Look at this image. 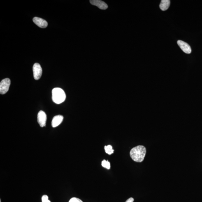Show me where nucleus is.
I'll list each match as a JSON object with an SVG mask.
<instances>
[{
	"label": "nucleus",
	"mask_w": 202,
	"mask_h": 202,
	"mask_svg": "<svg viewBox=\"0 0 202 202\" xmlns=\"http://www.w3.org/2000/svg\"><path fill=\"white\" fill-rule=\"evenodd\" d=\"M146 152V148L145 146L142 145L138 146L131 149L130 156L133 161L140 163L143 161Z\"/></svg>",
	"instance_id": "obj_1"
},
{
	"label": "nucleus",
	"mask_w": 202,
	"mask_h": 202,
	"mask_svg": "<svg viewBox=\"0 0 202 202\" xmlns=\"http://www.w3.org/2000/svg\"><path fill=\"white\" fill-rule=\"evenodd\" d=\"M52 100L54 102L60 104L66 99V95L64 90L59 88H55L52 90Z\"/></svg>",
	"instance_id": "obj_2"
},
{
	"label": "nucleus",
	"mask_w": 202,
	"mask_h": 202,
	"mask_svg": "<svg viewBox=\"0 0 202 202\" xmlns=\"http://www.w3.org/2000/svg\"><path fill=\"white\" fill-rule=\"evenodd\" d=\"M10 84L9 78H6L1 81L0 83V93L4 94L8 92Z\"/></svg>",
	"instance_id": "obj_3"
},
{
	"label": "nucleus",
	"mask_w": 202,
	"mask_h": 202,
	"mask_svg": "<svg viewBox=\"0 0 202 202\" xmlns=\"http://www.w3.org/2000/svg\"><path fill=\"white\" fill-rule=\"evenodd\" d=\"M33 76L35 80H38L41 78L43 70L41 66L38 63H35L33 67Z\"/></svg>",
	"instance_id": "obj_4"
},
{
	"label": "nucleus",
	"mask_w": 202,
	"mask_h": 202,
	"mask_svg": "<svg viewBox=\"0 0 202 202\" xmlns=\"http://www.w3.org/2000/svg\"><path fill=\"white\" fill-rule=\"evenodd\" d=\"M47 120V115L44 112L40 110L38 115V122L40 126L43 127L46 126Z\"/></svg>",
	"instance_id": "obj_5"
},
{
	"label": "nucleus",
	"mask_w": 202,
	"mask_h": 202,
	"mask_svg": "<svg viewBox=\"0 0 202 202\" xmlns=\"http://www.w3.org/2000/svg\"><path fill=\"white\" fill-rule=\"evenodd\" d=\"M177 44L184 52L187 54H190L192 52L191 47L188 44L182 40H178L177 42Z\"/></svg>",
	"instance_id": "obj_6"
},
{
	"label": "nucleus",
	"mask_w": 202,
	"mask_h": 202,
	"mask_svg": "<svg viewBox=\"0 0 202 202\" xmlns=\"http://www.w3.org/2000/svg\"><path fill=\"white\" fill-rule=\"evenodd\" d=\"M91 5L97 6L100 9L105 10L108 8V5L103 1L100 0H91L90 1Z\"/></svg>",
	"instance_id": "obj_7"
},
{
	"label": "nucleus",
	"mask_w": 202,
	"mask_h": 202,
	"mask_svg": "<svg viewBox=\"0 0 202 202\" xmlns=\"http://www.w3.org/2000/svg\"><path fill=\"white\" fill-rule=\"evenodd\" d=\"M33 22L39 27L42 28H45L48 26V23L43 19L38 17H35L33 19Z\"/></svg>",
	"instance_id": "obj_8"
},
{
	"label": "nucleus",
	"mask_w": 202,
	"mask_h": 202,
	"mask_svg": "<svg viewBox=\"0 0 202 202\" xmlns=\"http://www.w3.org/2000/svg\"><path fill=\"white\" fill-rule=\"evenodd\" d=\"M63 117L62 115L56 116L53 117L52 121V126L53 128L57 127L62 122Z\"/></svg>",
	"instance_id": "obj_9"
},
{
	"label": "nucleus",
	"mask_w": 202,
	"mask_h": 202,
	"mask_svg": "<svg viewBox=\"0 0 202 202\" xmlns=\"http://www.w3.org/2000/svg\"><path fill=\"white\" fill-rule=\"evenodd\" d=\"M170 4V1L169 0H162L159 5L160 8L163 11H165L169 7Z\"/></svg>",
	"instance_id": "obj_10"
},
{
	"label": "nucleus",
	"mask_w": 202,
	"mask_h": 202,
	"mask_svg": "<svg viewBox=\"0 0 202 202\" xmlns=\"http://www.w3.org/2000/svg\"><path fill=\"white\" fill-rule=\"evenodd\" d=\"M105 150L106 153L108 154L109 155L113 154L114 151L112 146L110 145L105 146Z\"/></svg>",
	"instance_id": "obj_11"
},
{
	"label": "nucleus",
	"mask_w": 202,
	"mask_h": 202,
	"mask_svg": "<svg viewBox=\"0 0 202 202\" xmlns=\"http://www.w3.org/2000/svg\"><path fill=\"white\" fill-rule=\"evenodd\" d=\"M101 165L103 167L106 168V169L109 170L110 168V164L109 162L108 161H106V160H103L102 161Z\"/></svg>",
	"instance_id": "obj_12"
},
{
	"label": "nucleus",
	"mask_w": 202,
	"mask_h": 202,
	"mask_svg": "<svg viewBox=\"0 0 202 202\" xmlns=\"http://www.w3.org/2000/svg\"><path fill=\"white\" fill-rule=\"evenodd\" d=\"M42 202H51L50 200H48V196L47 195H43L42 197Z\"/></svg>",
	"instance_id": "obj_13"
},
{
	"label": "nucleus",
	"mask_w": 202,
	"mask_h": 202,
	"mask_svg": "<svg viewBox=\"0 0 202 202\" xmlns=\"http://www.w3.org/2000/svg\"><path fill=\"white\" fill-rule=\"evenodd\" d=\"M68 202H83L78 198L73 197L71 198Z\"/></svg>",
	"instance_id": "obj_14"
},
{
	"label": "nucleus",
	"mask_w": 202,
	"mask_h": 202,
	"mask_svg": "<svg viewBox=\"0 0 202 202\" xmlns=\"http://www.w3.org/2000/svg\"><path fill=\"white\" fill-rule=\"evenodd\" d=\"M134 201V198L131 197L128 199L125 202H133Z\"/></svg>",
	"instance_id": "obj_15"
}]
</instances>
